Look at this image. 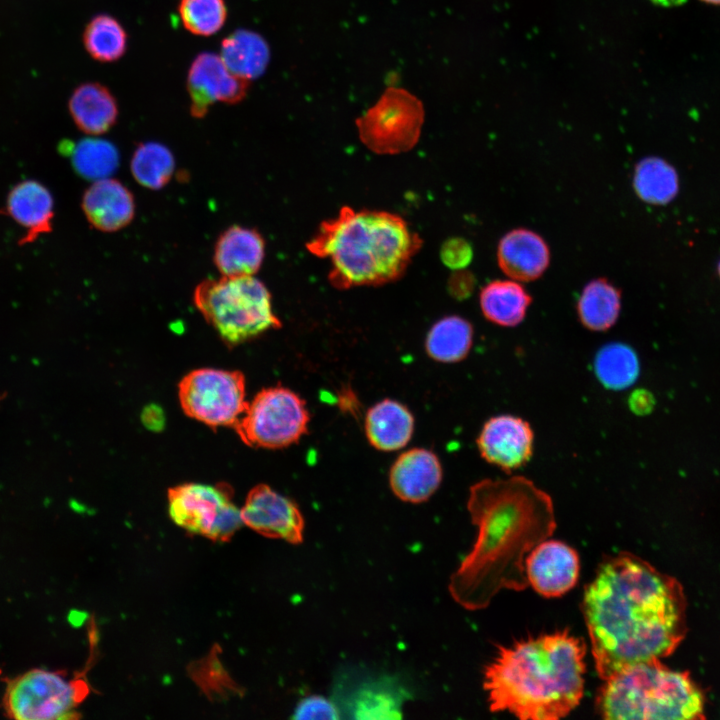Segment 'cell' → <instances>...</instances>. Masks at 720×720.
I'll return each mask as SVG.
<instances>
[{"label":"cell","mask_w":720,"mask_h":720,"mask_svg":"<svg viewBox=\"0 0 720 720\" xmlns=\"http://www.w3.org/2000/svg\"><path fill=\"white\" fill-rule=\"evenodd\" d=\"M309 413L305 401L288 388H265L258 392L233 427L250 447L283 448L306 432Z\"/></svg>","instance_id":"8"},{"label":"cell","mask_w":720,"mask_h":720,"mask_svg":"<svg viewBox=\"0 0 720 720\" xmlns=\"http://www.w3.org/2000/svg\"><path fill=\"white\" fill-rule=\"evenodd\" d=\"M193 301L231 346L281 326L272 309L270 292L253 275L205 279L196 286Z\"/></svg>","instance_id":"6"},{"label":"cell","mask_w":720,"mask_h":720,"mask_svg":"<svg viewBox=\"0 0 720 720\" xmlns=\"http://www.w3.org/2000/svg\"><path fill=\"white\" fill-rule=\"evenodd\" d=\"M550 249L533 230L515 228L504 234L497 245V263L513 280L531 282L540 278L550 264Z\"/></svg>","instance_id":"16"},{"label":"cell","mask_w":720,"mask_h":720,"mask_svg":"<svg viewBox=\"0 0 720 720\" xmlns=\"http://www.w3.org/2000/svg\"><path fill=\"white\" fill-rule=\"evenodd\" d=\"M185 414L212 428L234 427L245 412V377L240 371L196 369L178 385Z\"/></svg>","instance_id":"11"},{"label":"cell","mask_w":720,"mask_h":720,"mask_svg":"<svg viewBox=\"0 0 720 720\" xmlns=\"http://www.w3.org/2000/svg\"><path fill=\"white\" fill-rule=\"evenodd\" d=\"M533 440V430L528 422L512 415H499L484 424L477 445L488 463L510 472L530 460Z\"/></svg>","instance_id":"15"},{"label":"cell","mask_w":720,"mask_h":720,"mask_svg":"<svg viewBox=\"0 0 720 720\" xmlns=\"http://www.w3.org/2000/svg\"><path fill=\"white\" fill-rule=\"evenodd\" d=\"M265 241L254 229L234 225L217 239L213 260L222 276H252L261 267Z\"/></svg>","instance_id":"20"},{"label":"cell","mask_w":720,"mask_h":720,"mask_svg":"<svg viewBox=\"0 0 720 720\" xmlns=\"http://www.w3.org/2000/svg\"><path fill=\"white\" fill-rule=\"evenodd\" d=\"M604 719H699L704 695L686 672L660 660L637 663L604 680L595 701Z\"/></svg>","instance_id":"5"},{"label":"cell","mask_w":720,"mask_h":720,"mask_svg":"<svg viewBox=\"0 0 720 720\" xmlns=\"http://www.w3.org/2000/svg\"><path fill=\"white\" fill-rule=\"evenodd\" d=\"M467 508L478 534L448 589L461 607L475 611L503 589L528 586L525 559L553 534L556 520L550 495L523 476L475 483Z\"/></svg>","instance_id":"2"},{"label":"cell","mask_w":720,"mask_h":720,"mask_svg":"<svg viewBox=\"0 0 720 720\" xmlns=\"http://www.w3.org/2000/svg\"><path fill=\"white\" fill-rule=\"evenodd\" d=\"M442 467L436 454L414 448L402 453L394 462L389 476L393 493L402 501L421 503L439 487Z\"/></svg>","instance_id":"17"},{"label":"cell","mask_w":720,"mask_h":720,"mask_svg":"<svg viewBox=\"0 0 720 720\" xmlns=\"http://www.w3.org/2000/svg\"><path fill=\"white\" fill-rule=\"evenodd\" d=\"M633 189L644 202L664 205L678 193L679 179L674 167L659 157H646L637 162L633 172Z\"/></svg>","instance_id":"27"},{"label":"cell","mask_w":720,"mask_h":720,"mask_svg":"<svg viewBox=\"0 0 720 720\" xmlns=\"http://www.w3.org/2000/svg\"><path fill=\"white\" fill-rule=\"evenodd\" d=\"M473 341V327L466 319L452 315L437 321L427 334L428 355L439 362L452 363L464 359Z\"/></svg>","instance_id":"28"},{"label":"cell","mask_w":720,"mask_h":720,"mask_svg":"<svg viewBox=\"0 0 720 720\" xmlns=\"http://www.w3.org/2000/svg\"><path fill=\"white\" fill-rule=\"evenodd\" d=\"M705 3L712 4V5H720V0H701Z\"/></svg>","instance_id":"40"},{"label":"cell","mask_w":720,"mask_h":720,"mask_svg":"<svg viewBox=\"0 0 720 720\" xmlns=\"http://www.w3.org/2000/svg\"><path fill=\"white\" fill-rule=\"evenodd\" d=\"M582 611L602 680L670 655L686 633V601L679 582L627 552L599 565L585 587Z\"/></svg>","instance_id":"1"},{"label":"cell","mask_w":720,"mask_h":720,"mask_svg":"<svg viewBox=\"0 0 720 720\" xmlns=\"http://www.w3.org/2000/svg\"><path fill=\"white\" fill-rule=\"evenodd\" d=\"M4 397H5V394H4V395H0V402L2 401V399H3Z\"/></svg>","instance_id":"41"},{"label":"cell","mask_w":720,"mask_h":720,"mask_svg":"<svg viewBox=\"0 0 720 720\" xmlns=\"http://www.w3.org/2000/svg\"><path fill=\"white\" fill-rule=\"evenodd\" d=\"M141 419L143 424L150 430L159 431L165 424V417L162 409L154 404L143 409Z\"/></svg>","instance_id":"37"},{"label":"cell","mask_w":720,"mask_h":720,"mask_svg":"<svg viewBox=\"0 0 720 720\" xmlns=\"http://www.w3.org/2000/svg\"><path fill=\"white\" fill-rule=\"evenodd\" d=\"M219 56L233 74L250 81L266 70L270 49L260 34L239 29L222 40Z\"/></svg>","instance_id":"25"},{"label":"cell","mask_w":720,"mask_h":720,"mask_svg":"<svg viewBox=\"0 0 720 720\" xmlns=\"http://www.w3.org/2000/svg\"><path fill=\"white\" fill-rule=\"evenodd\" d=\"M81 206L88 222L102 232H115L126 227L135 215L131 191L109 177L96 180L86 189Z\"/></svg>","instance_id":"18"},{"label":"cell","mask_w":720,"mask_h":720,"mask_svg":"<svg viewBox=\"0 0 720 720\" xmlns=\"http://www.w3.org/2000/svg\"><path fill=\"white\" fill-rule=\"evenodd\" d=\"M639 369L636 353L622 343L605 345L594 361L598 380L610 390H622L632 385L638 378Z\"/></svg>","instance_id":"30"},{"label":"cell","mask_w":720,"mask_h":720,"mask_svg":"<svg viewBox=\"0 0 720 720\" xmlns=\"http://www.w3.org/2000/svg\"><path fill=\"white\" fill-rule=\"evenodd\" d=\"M341 710L332 700L322 695L303 697L294 709V719H340Z\"/></svg>","instance_id":"34"},{"label":"cell","mask_w":720,"mask_h":720,"mask_svg":"<svg viewBox=\"0 0 720 720\" xmlns=\"http://www.w3.org/2000/svg\"><path fill=\"white\" fill-rule=\"evenodd\" d=\"M169 515L191 534L228 541L244 524L226 483H185L168 490Z\"/></svg>","instance_id":"9"},{"label":"cell","mask_w":720,"mask_h":720,"mask_svg":"<svg viewBox=\"0 0 720 720\" xmlns=\"http://www.w3.org/2000/svg\"><path fill=\"white\" fill-rule=\"evenodd\" d=\"M531 303L530 293L516 280H492L481 288L479 294L484 317L502 327L520 324Z\"/></svg>","instance_id":"24"},{"label":"cell","mask_w":720,"mask_h":720,"mask_svg":"<svg viewBox=\"0 0 720 720\" xmlns=\"http://www.w3.org/2000/svg\"><path fill=\"white\" fill-rule=\"evenodd\" d=\"M64 151L69 152L74 170L86 179L96 181L108 178L119 165L117 148L103 139H82Z\"/></svg>","instance_id":"31"},{"label":"cell","mask_w":720,"mask_h":720,"mask_svg":"<svg viewBox=\"0 0 720 720\" xmlns=\"http://www.w3.org/2000/svg\"><path fill=\"white\" fill-rule=\"evenodd\" d=\"M621 309V291L607 278L589 281L577 300V315L592 331H606L617 321Z\"/></svg>","instance_id":"26"},{"label":"cell","mask_w":720,"mask_h":720,"mask_svg":"<svg viewBox=\"0 0 720 720\" xmlns=\"http://www.w3.org/2000/svg\"><path fill=\"white\" fill-rule=\"evenodd\" d=\"M82 39L88 54L102 63L119 60L127 50L126 30L115 17L108 14L94 16L85 26Z\"/></svg>","instance_id":"29"},{"label":"cell","mask_w":720,"mask_h":720,"mask_svg":"<svg viewBox=\"0 0 720 720\" xmlns=\"http://www.w3.org/2000/svg\"><path fill=\"white\" fill-rule=\"evenodd\" d=\"M4 208L6 214L25 229V235L19 240L21 245L32 243L52 231L54 200L50 191L36 180H24L15 185Z\"/></svg>","instance_id":"19"},{"label":"cell","mask_w":720,"mask_h":720,"mask_svg":"<svg viewBox=\"0 0 720 720\" xmlns=\"http://www.w3.org/2000/svg\"><path fill=\"white\" fill-rule=\"evenodd\" d=\"M586 645L567 630L498 648L483 671L489 709L522 720L567 716L584 693Z\"/></svg>","instance_id":"3"},{"label":"cell","mask_w":720,"mask_h":720,"mask_svg":"<svg viewBox=\"0 0 720 720\" xmlns=\"http://www.w3.org/2000/svg\"><path fill=\"white\" fill-rule=\"evenodd\" d=\"M414 419L401 403L385 399L369 409L365 418V432L370 444L378 450L394 451L410 440Z\"/></svg>","instance_id":"23"},{"label":"cell","mask_w":720,"mask_h":720,"mask_svg":"<svg viewBox=\"0 0 720 720\" xmlns=\"http://www.w3.org/2000/svg\"><path fill=\"white\" fill-rule=\"evenodd\" d=\"M88 691L83 679L35 668L7 681L2 708L8 718L17 720L76 719Z\"/></svg>","instance_id":"7"},{"label":"cell","mask_w":720,"mask_h":720,"mask_svg":"<svg viewBox=\"0 0 720 720\" xmlns=\"http://www.w3.org/2000/svg\"><path fill=\"white\" fill-rule=\"evenodd\" d=\"M654 403L652 394L646 390H636L629 399L631 409L637 414L649 413Z\"/></svg>","instance_id":"38"},{"label":"cell","mask_w":720,"mask_h":720,"mask_svg":"<svg viewBox=\"0 0 720 720\" xmlns=\"http://www.w3.org/2000/svg\"><path fill=\"white\" fill-rule=\"evenodd\" d=\"M654 4L662 7H676L684 4L687 0H650Z\"/></svg>","instance_id":"39"},{"label":"cell","mask_w":720,"mask_h":720,"mask_svg":"<svg viewBox=\"0 0 720 720\" xmlns=\"http://www.w3.org/2000/svg\"><path fill=\"white\" fill-rule=\"evenodd\" d=\"M421 245L422 239L401 216L344 206L320 224L306 248L330 260L332 286L348 289L399 279Z\"/></svg>","instance_id":"4"},{"label":"cell","mask_w":720,"mask_h":720,"mask_svg":"<svg viewBox=\"0 0 720 720\" xmlns=\"http://www.w3.org/2000/svg\"><path fill=\"white\" fill-rule=\"evenodd\" d=\"M442 262L454 270L464 269L473 258V248L469 241L462 237L447 239L441 246Z\"/></svg>","instance_id":"35"},{"label":"cell","mask_w":720,"mask_h":720,"mask_svg":"<svg viewBox=\"0 0 720 720\" xmlns=\"http://www.w3.org/2000/svg\"><path fill=\"white\" fill-rule=\"evenodd\" d=\"M178 13L184 28L198 36L217 33L228 14L224 0H181Z\"/></svg>","instance_id":"33"},{"label":"cell","mask_w":720,"mask_h":720,"mask_svg":"<svg viewBox=\"0 0 720 720\" xmlns=\"http://www.w3.org/2000/svg\"><path fill=\"white\" fill-rule=\"evenodd\" d=\"M422 102L403 88H387L379 100L356 120L362 143L377 154L411 150L424 122Z\"/></svg>","instance_id":"10"},{"label":"cell","mask_w":720,"mask_h":720,"mask_svg":"<svg viewBox=\"0 0 720 720\" xmlns=\"http://www.w3.org/2000/svg\"><path fill=\"white\" fill-rule=\"evenodd\" d=\"M718 273H719V276H720V262H719V265H718Z\"/></svg>","instance_id":"42"},{"label":"cell","mask_w":720,"mask_h":720,"mask_svg":"<svg viewBox=\"0 0 720 720\" xmlns=\"http://www.w3.org/2000/svg\"><path fill=\"white\" fill-rule=\"evenodd\" d=\"M408 693L390 677L369 679L356 685L345 700V710L356 719H399Z\"/></svg>","instance_id":"21"},{"label":"cell","mask_w":720,"mask_h":720,"mask_svg":"<svg viewBox=\"0 0 720 720\" xmlns=\"http://www.w3.org/2000/svg\"><path fill=\"white\" fill-rule=\"evenodd\" d=\"M130 167L134 179L140 185L158 190L171 179L175 161L171 151L163 144L146 142L135 149Z\"/></svg>","instance_id":"32"},{"label":"cell","mask_w":720,"mask_h":720,"mask_svg":"<svg viewBox=\"0 0 720 720\" xmlns=\"http://www.w3.org/2000/svg\"><path fill=\"white\" fill-rule=\"evenodd\" d=\"M580 572L578 553L558 540H544L525 559V573L530 585L546 598L560 597L577 583Z\"/></svg>","instance_id":"14"},{"label":"cell","mask_w":720,"mask_h":720,"mask_svg":"<svg viewBox=\"0 0 720 720\" xmlns=\"http://www.w3.org/2000/svg\"><path fill=\"white\" fill-rule=\"evenodd\" d=\"M243 524L268 538L303 541L304 518L298 506L266 484L252 488L240 509Z\"/></svg>","instance_id":"13"},{"label":"cell","mask_w":720,"mask_h":720,"mask_svg":"<svg viewBox=\"0 0 720 720\" xmlns=\"http://www.w3.org/2000/svg\"><path fill=\"white\" fill-rule=\"evenodd\" d=\"M250 81L233 74L221 57L203 52L195 57L187 74L190 112L202 118L215 102L237 104L247 95Z\"/></svg>","instance_id":"12"},{"label":"cell","mask_w":720,"mask_h":720,"mask_svg":"<svg viewBox=\"0 0 720 720\" xmlns=\"http://www.w3.org/2000/svg\"><path fill=\"white\" fill-rule=\"evenodd\" d=\"M68 108L76 126L93 136L108 132L118 118L116 98L98 82L79 85L69 99Z\"/></svg>","instance_id":"22"},{"label":"cell","mask_w":720,"mask_h":720,"mask_svg":"<svg viewBox=\"0 0 720 720\" xmlns=\"http://www.w3.org/2000/svg\"><path fill=\"white\" fill-rule=\"evenodd\" d=\"M476 285V278L470 271L456 270L448 280V290L452 296L464 299L471 295Z\"/></svg>","instance_id":"36"}]
</instances>
